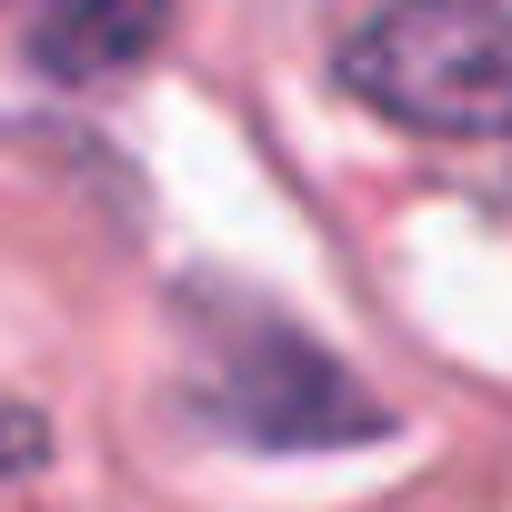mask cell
<instances>
[{
    "label": "cell",
    "mask_w": 512,
    "mask_h": 512,
    "mask_svg": "<svg viewBox=\"0 0 512 512\" xmlns=\"http://www.w3.org/2000/svg\"><path fill=\"white\" fill-rule=\"evenodd\" d=\"M171 21V0H51L41 11V61L61 81H111L131 71Z\"/></svg>",
    "instance_id": "obj_2"
},
{
    "label": "cell",
    "mask_w": 512,
    "mask_h": 512,
    "mask_svg": "<svg viewBox=\"0 0 512 512\" xmlns=\"http://www.w3.org/2000/svg\"><path fill=\"white\" fill-rule=\"evenodd\" d=\"M342 81L442 141H502L512 131V0H392L382 21L352 31Z\"/></svg>",
    "instance_id": "obj_1"
}]
</instances>
